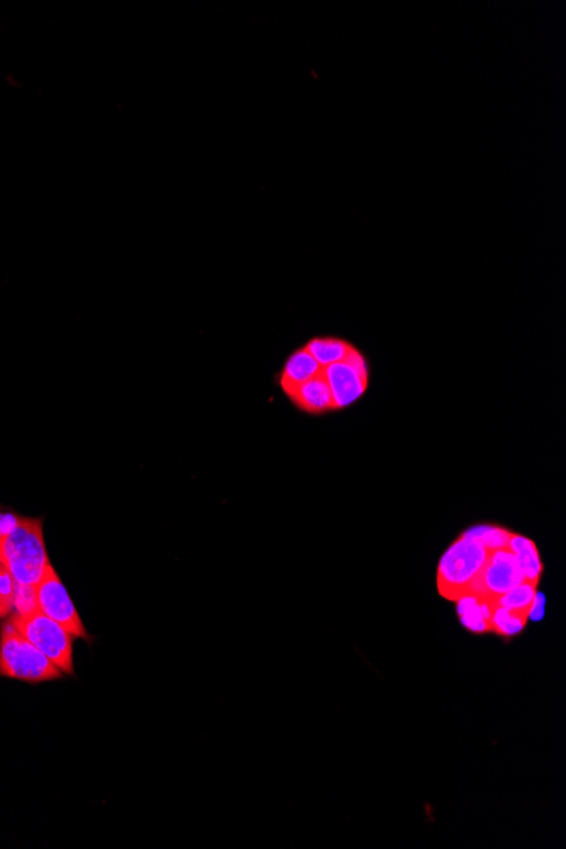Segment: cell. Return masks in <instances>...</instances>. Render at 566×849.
Segmentation results:
<instances>
[{"label":"cell","mask_w":566,"mask_h":849,"mask_svg":"<svg viewBox=\"0 0 566 849\" xmlns=\"http://www.w3.org/2000/svg\"><path fill=\"white\" fill-rule=\"evenodd\" d=\"M0 563L17 585H38L50 565L41 519L19 516L9 531L0 534Z\"/></svg>","instance_id":"cell-1"},{"label":"cell","mask_w":566,"mask_h":849,"mask_svg":"<svg viewBox=\"0 0 566 849\" xmlns=\"http://www.w3.org/2000/svg\"><path fill=\"white\" fill-rule=\"evenodd\" d=\"M62 675V670L29 643L9 619L0 626V677L38 685L60 680Z\"/></svg>","instance_id":"cell-2"},{"label":"cell","mask_w":566,"mask_h":849,"mask_svg":"<svg viewBox=\"0 0 566 849\" xmlns=\"http://www.w3.org/2000/svg\"><path fill=\"white\" fill-rule=\"evenodd\" d=\"M490 551L465 536H458L455 543L444 551L438 565L436 585L443 599L455 602L461 595L472 590L478 573L489 560Z\"/></svg>","instance_id":"cell-3"},{"label":"cell","mask_w":566,"mask_h":849,"mask_svg":"<svg viewBox=\"0 0 566 849\" xmlns=\"http://www.w3.org/2000/svg\"><path fill=\"white\" fill-rule=\"evenodd\" d=\"M9 621L17 631L33 643L43 655L55 663L63 673L75 675L73 665V634L68 633L62 624L53 621L39 609L24 614H11Z\"/></svg>","instance_id":"cell-4"},{"label":"cell","mask_w":566,"mask_h":849,"mask_svg":"<svg viewBox=\"0 0 566 849\" xmlns=\"http://www.w3.org/2000/svg\"><path fill=\"white\" fill-rule=\"evenodd\" d=\"M36 600H38L39 611L58 624H62L68 633L73 634L75 638L85 639L89 643L92 641L89 631L85 629V624L82 622V617L78 616L67 587L63 585L51 563L36 585Z\"/></svg>","instance_id":"cell-5"},{"label":"cell","mask_w":566,"mask_h":849,"mask_svg":"<svg viewBox=\"0 0 566 849\" xmlns=\"http://www.w3.org/2000/svg\"><path fill=\"white\" fill-rule=\"evenodd\" d=\"M522 582L524 578L517 566L516 558L505 548V550L490 551L489 560L483 566L482 572L478 573L470 592L495 602L500 595L507 594L509 590Z\"/></svg>","instance_id":"cell-6"},{"label":"cell","mask_w":566,"mask_h":849,"mask_svg":"<svg viewBox=\"0 0 566 849\" xmlns=\"http://www.w3.org/2000/svg\"><path fill=\"white\" fill-rule=\"evenodd\" d=\"M324 375L333 394L334 411L350 407L367 392L368 378L356 372L346 361L324 368Z\"/></svg>","instance_id":"cell-7"},{"label":"cell","mask_w":566,"mask_h":849,"mask_svg":"<svg viewBox=\"0 0 566 849\" xmlns=\"http://www.w3.org/2000/svg\"><path fill=\"white\" fill-rule=\"evenodd\" d=\"M456 614L461 626L473 634L492 633V614H494V600L485 599L480 595H461L455 600Z\"/></svg>","instance_id":"cell-8"},{"label":"cell","mask_w":566,"mask_h":849,"mask_svg":"<svg viewBox=\"0 0 566 849\" xmlns=\"http://www.w3.org/2000/svg\"><path fill=\"white\" fill-rule=\"evenodd\" d=\"M322 370L324 368L317 363L316 358L304 346L300 350H295L287 358L282 372L278 375V383L282 387L283 394L289 397L292 392L299 389L300 385H304V383L309 382L312 378L317 377Z\"/></svg>","instance_id":"cell-9"},{"label":"cell","mask_w":566,"mask_h":849,"mask_svg":"<svg viewBox=\"0 0 566 849\" xmlns=\"http://www.w3.org/2000/svg\"><path fill=\"white\" fill-rule=\"evenodd\" d=\"M295 407L307 414H324L334 411L333 394L329 389L328 380L322 370L317 377L300 385L299 389L289 395Z\"/></svg>","instance_id":"cell-10"},{"label":"cell","mask_w":566,"mask_h":849,"mask_svg":"<svg viewBox=\"0 0 566 849\" xmlns=\"http://www.w3.org/2000/svg\"><path fill=\"white\" fill-rule=\"evenodd\" d=\"M507 550L511 551L516 558L524 582L539 585V580L543 577L544 565L541 555H539L538 546L533 539L514 533Z\"/></svg>","instance_id":"cell-11"},{"label":"cell","mask_w":566,"mask_h":849,"mask_svg":"<svg viewBox=\"0 0 566 849\" xmlns=\"http://www.w3.org/2000/svg\"><path fill=\"white\" fill-rule=\"evenodd\" d=\"M351 343L341 338H312L307 341V351L316 358L322 368L345 361L350 353Z\"/></svg>","instance_id":"cell-12"},{"label":"cell","mask_w":566,"mask_h":849,"mask_svg":"<svg viewBox=\"0 0 566 849\" xmlns=\"http://www.w3.org/2000/svg\"><path fill=\"white\" fill-rule=\"evenodd\" d=\"M512 534H514L512 531L502 528V526H495V524H480V526H473V528L463 531L461 536L472 539V541L480 544V546H483V548L487 551H497L505 550V548L509 546Z\"/></svg>","instance_id":"cell-13"},{"label":"cell","mask_w":566,"mask_h":849,"mask_svg":"<svg viewBox=\"0 0 566 849\" xmlns=\"http://www.w3.org/2000/svg\"><path fill=\"white\" fill-rule=\"evenodd\" d=\"M536 595H538V585L522 582L514 589L509 590L507 594L500 595L499 599L495 600V604L504 607L507 611L517 612V614H524V616L529 617Z\"/></svg>","instance_id":"cell-14"},{"label":"cell","mask_w":566,"mask_h":849,"mask_svg":"<svg viewBox=\"0 0 566 849\" xmlns=\"http://www.w3.org/2000/svg\"><path fill=\"white\" fill-rule=\"evenodd\" d=\"M528 621V616L507 611L504 607L495 604L494 614H492V633L504 639L516 638L526 629Z\"/></svg>","instance_id":"cell-15"},{"label":"cell","mask_w":566,"mask_h":849,"mask_svg":"<svg viewBox=\"0 0 566 849\" xmlns=\"http://www.w3.org/2000/svg\"><path fill=\"white\" fill-rule=\"evenodd\" d=\"M16 585L9 570L0 563V619H7L14 612Z\"/></svg>","instance_id":"cell-16"},{"label":"cell","mask_w":566,"mask_h":849,"mask_svg":"<svg viewBox=\"0 0 566 849\" xmlns=\"http://www.w3.org/2000/svg\"><path fill=\"white\" fill-rule=\"evenodd\" d=\"M38 609L36 600V587L28 585H16V597H14V612L12 614H24Z\"/></svg>","instance_id":"cell-17"},{"label":"cell","mask_w":566,"mask_h":849,"mask_svg":"<svg viewBox=\"0 0 566 849\" xmlns=\"http://www.w3.org/2000/svg\"><path fill=\"white\" fill-rule=\"evenodd\" d=\"M345 361L348 365L355 368L356 372H360L363 377L370 378L367 358L363 356V353L356 346H351L350 353L346 356Z\"/></svg>","instance_id":"cell-18"},{"label":"cell","mask_w":566,"mask_h":849,"mask_svg":"<svg viewBox=\"0 0 566 849\" xmlns=\"http://www.w3.org/2000/svg\"><path fill=\"white\" fill-rule=\"evenodd\" d=\"M544 614V595L538 594L536 595V599H534L533 607H531V612H529V619H533V621H539Z\"/></svg>","instance_id":"cell-19"}]
</instances>
